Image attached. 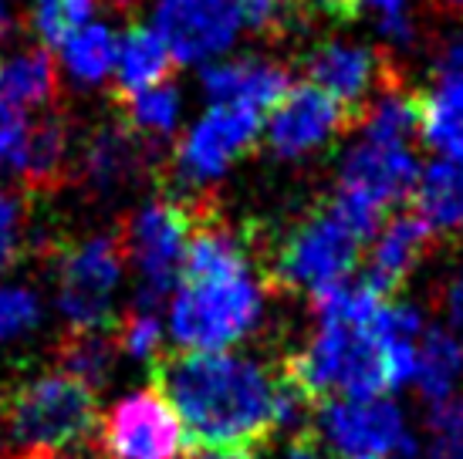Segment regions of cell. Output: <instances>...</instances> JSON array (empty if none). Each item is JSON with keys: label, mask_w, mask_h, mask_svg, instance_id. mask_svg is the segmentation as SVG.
<instances>
[{"label": "cell", "mask_w": 463, "mask_h": 459, "mask_svg": "<svg viewBox=\"0 0 463 459\" xmlns=\"http://www.w3.org/2000/svg\"><path fill=\"white\" fill-rule=\"evenodd\" d=\"M153 385L180 416L190 449H258L274 433L278 379L231 351H159Z\"/></svg>", "instance_id": "6da1fadb"}, {"label": "cell", "mask_w": 463, "mask_h": 459, "mask_svg": "<svg viewBox=\"0 0 463 459\" xmlns=\"http://www.w3.org/2000/svg\"><path fill=\"white\" fill-rule=\"evenodd\" d=\"M281 375L318 406L325 398H369L392 392L389 361L373 324L322 321L311 342L284 358Z\"/></svg>", "instance_id": "7a4b0ae2"}, {"label": "cell", "mask_w": 463, "mask_h": 459, "mask_svg": "<svg viewBox=\"0 0 463 459\" xmlns=\"http://www.w3.org/2000/svg\"><path fill=\"white\" fill-rule=\"evenodd\" d=\"M4 429L21 449H52L85 443L99 422L95 389L71 379L68 371H52L17 385L11 396L0 398Z\"/></svg>", "instance_id": "3957f363"}, {"label": "cell", "mask_w": 463, "mask_h": 459, "mask_svg": "<svg viewBox=\"0 0 463 459\" xmlns=\"http://www.w3.org/2000/svg\"><path fill=\"white\" fill-rule=\"evenodd\" d=\"M260 307L264 297L250 267L180 281V294L169 304V334L186 351H223L258 324Z\"/></svg>", "instance_id": "277c9868"}, {"label": "cell", "mask_w": 463, "mask_h": 459, "mask_svg": "<svg viewBox=\"0 0 463 459\" xmlns=\"http://www.w3.org/2000/svg\"><path fill=\"white\" fill-rule=\"evenodd\" d=\"M362 243L365 240L328 200L322 210H315L288 233V240L274 257L270 284H278L284 291L315 294L328 284L345 281L348 270L359 260Z\"/></svg>", "instance_id": "5b68a950"}, {"label": "cell", "mask_w": 463, "mask_h": 459, "mask_svg": "<svg viewBox=\"0 0 463 459\" xmlns=\"http://www.w3.org/2000/svg\"><path fill=\"white\" fill-rule=\"evenodd\" d=\"M196 227V210L176 200H153L129 220L122 250H129L139 270L136 307L156 311L176 281H180L183 250Z\"/></svg>", "instance_id": "8992f818"}, {"label": "cell", "mask_w": 463, "mask_h": 459, "mask_svg": "<svg viewBox=\"0 0 463 459\" xmlns=\"http://www.w3.org/2000/svg\"><path fill=\"white\" fill-rule=\"evenodd\" d=\"M99 449L112 459H183L190 439L166 396L153 385L112 406L102 419Z\"/></svg>", "instance_id": "52a82bcc"}, {"label": "cell", "mask_w": 463, "mask_h": 459, "mask_svg": "<svg viewBox=\"0 0 463 459\" xmlns=\"http://www.w3.org/2000/svg\"><path fill=\"white\" fill-rule=\"evenodd\" d=\"M126 250L116 237H91L61 254L58 267V311L71 328L109 324L112 294L122 281Z\"/></svg>", "instance_id": "ba28073f"}, {"label": "cell", "mask_w": 463, "mask_h": 459, "mask_svg": "<svg viewBox=\"0 0 463 459\" xmlns=\"http://www.w3.org/2000/svg\"><path fill=\"white\" fill-rule=\"evenodd\" d=\"M322 436L338 453L352 456H416V439L406 433V422L389 398H328L322 406Z\"/></svg>", "instance_id": "9c48e42d"}, {"label": "cell", "mask_w": 463, "mask_h": 459, "mask_svg": "<svg viewBox=\"0 0 463 459\" xmlns=\"http://www.w3.org/2000/svg\"><path fill=\"white\" fill-rule=\"evenodd\" d=\"M260 136V112L247 105H213L206 108L196 126L183 136L176 149V169L186 186H200L220 179L244 155Z\"/></svg>", "instance_id": "30bf717a"}, {"label": "cell", "mask_w": 463, "mask_h": 459, "mask_svg": "<svg viewBox=\"0 0 463 459\" xmlns=\"http://www.w3.org/2000/svg\"><path fill=\"white\" fill-rule=\"evenodd\" d=\"M352 126H355V115L345 105H338L332 95L305 81V85H291L281 95V102L270 108L264 139L278 159H298Z\"/></svg>", "instance_id": "8fae6325"}, {"label": "cell", "mask_w": 463, "mask_h": 459, "mask_svg": "<svg viewBox=\"0 0 463 459\" xmlns=\"http://www.w3.org/2000/svg\"><path fill=\"white\" fill-rule=\"evenodd\" d=\"M156 31L176 61H203L227 52L241 31L237 0H159Z\"/></svg>", "instance_id": "7c38bea8"}, {"label": "cell", "mask_w": 463, "mask_h": 459, "mask_svg": "<svg viewBox=\"0 0 463 459\" xmlns=\"http://www.w3.org/2000/svg\"><path fill=\"white\" fill-rule=\"evenodd\" d=\"M305 75H308V85L332 95L335 102L345 105L359 122L369 91L375 89L379 78L386 75V64L379 54L362 48V44L328 41V44H318L305 58Z\"/></svg>", "instance_id": "4fadbf2b"}, {"label": "cell", "mask_w": 463, "mask_h": 459, "mask_svg": "<svg viewBox=\"0 0 463 459\" xmlns=\"http://www.w3.org/2000/svg\"><path fill=\"white\" fill-rule=\"evenodd\" d=\"M416 176H420L416 155L406 145H392V142L362 139L342 163V190L359 192L383 210L410 196Z\"/></svg>", "instance_id": "5bb4252c"}, {"label": "cell", "mask_w": 463, "mask_h": 459, "mask_svg": "<svg viewBox=\"0 0 463 459\" xmlns=\"http://www.w3.org/2000/svg\"><path fill=\"white\" fill-rule=\"evenodd\" d=\"M288 89V71L260 58H237L203 68V91L213 105H247L264 115V108L281 102Z\"/></svg>", "instance_id": "9a60e30c"}, {"label": "cell", "mask_w": 463, "mask_h": 459, "mask_svg": "<svg viewBox=\"0 0 463 459\" xmlns=\"http://www.w3.org/2000/svg\"><path fill=\"white\" fill-rule=\"evenodd\" d=\"M375 247L369 257V274L365 281L373 284L379 294H392L402 287V281L412 274V267L420 264V257L426 254V247L433 240V227L426 223L416 210L396 213L383 230H375Z\"/></svg>", "instance_id": "2e32d148"}, {"label": "cell", "mask_w": 463, "mask_h": 459, "mask_svg": "<svg viewBox=\"0 0 463 459\" xmlns=\"http://www.w3.org/2000/svg\"><path fill=\"white\" fill-rule=\"evenodd\" d=\"M173 64H176V58L156 27L132 24L116 41V64L112 68H116L118 95H132V91L166 81Z\"/></svg>", "instance_id": "e0dca14e"}, {"label": "cell", "mask_w": 463, "mask_h": 459, "mask_svg": "<svg viewBox=\"0 0 463 459\" xmlns=\"http://www.w3.org/2000/svg\"><path fill=\"white\" fill-rule=\"evenodd\" d=\"M85 176L95 190H116L139 173L142 142L129 126H102L85 142Z\"/></svg>", "instance_id": "ac0fdd59"}, {"label": "cell", "mask_w": 463, "mask_h": 459, "mask_svg": "<svg viewBox=\"0 0 463 459\" xmlns=\"http://www.w3.org/2000/svg\"><path fill=\"white\" fill-rule=\"evenodd\" d=\"M416 213L433 230H463V159H439L416 176Z\"/></svg>", "instance_id": "d6986e66"}, {"label": "cell", "mask_w": 463, "mask_h": 459, "mask_svg": "<svg viewBox=\"0 0 463 459\" xmlns=\"http://www.w3.org/2000/svg\"><path fill=\"white\" fill-rule=\"evenodd\" d=\"M416 128L443 159H463V85H443L416 95Z\"/></svg>", "instance_id": "ffe728a7"}, {"label": "cell", "mask_w": 463, "mask_h": 459, "mask_svg": "<svg viewBox=\"0 0 463 459\" xmlns=\"http://www.w3.org/2000/svg\"><path fill=\"white\" fill-rule=\"evenodd\" d=\"M463 371V342L447 328H426L416 344V371L412 382L420 385L430 402L450 396L457 375Z\"/></svg>", "instance_id": "44dd1931"}, {"label": "cell", "mask_w": 463, "mask_h": 459, "mask_svg": "<svg viewBox=\"0 0 463 459\" xmlns=\"http://www.w3.org/2000/svg\"><path fill=\"white\" fill-rule=\"evenodd\" d=\"M58 91V75L48 52H21L0 64V105L11 108H38L48 105Z\"/></svg>", "instance_id": "7402d4cb"}, {"label": "cell", "mask_w": 463, "mask_h": 459, "mask_svg": "<svg viewBox=\"0 0 463 459\" xmlns=\"http://www.w3.org/2000/svg\"><path fill=\"white\" fill-rule=\"evenodd\" d=\"M118 344H116V328L99 324V328H71L65 334V342L58 348L61 358V371H68L71 379L85 382L89 389L109 379V371L116 365Z\"/></svg>", "instance_id": "603a6c76"}, {"label": "cell", "mask_w": 463, "mask_h": 459, "mask_svg": "<svg viewBox=\"0 0 463 459\" xmlns=\"http://www.w3.org/2000/svg\"><path fill=\"white\" fill-rule=\"evenodd\" d=\"M58 52H61L68 75L75 78L78 85L95 89L109 78L112 64H116V34L105 24L89 21L85 27H78L75 34H68L58 44Z\"/></svg>", "instance_id": "cb8c5ba5"}, {"label": "cell", "mask_w": 463, "mask_h": 459, "mask_svg": "<svg viewBox=\"0 0 463 459\" xmlns=\"http://www.w3.org/2000/svg\"><path fill=\"white\" fill-rule=\"evenodd\" d=\"M65 153H68V132H65V122L58 115H44L38 122H31L24 163H21V176H24L27 186L44 190V186L58 183V173L65 166Z\"/></svg>", "instance_id": "d4e9b609"}, {"label": "cell", "mask_w": 463, "mask_h": 459, "mask_svg": "<svg viewBox=\"0 0 463 459\" xmlns=\"http://www.w3.org/2000/svg\"><path fill=\"white\" fill-rule=\"evenodd\" d=\"M118 102L126 105V122L129 128L142 132V136H169L176 122H180V91L159 81L132 95H118Z\"/></svg>", "instance_id": "484cf974"}, {"label": "cell", "mask_w": 463, "mask_h": 459, "mask_svg": "<svg viewBox=\"0 0 463 459\" xmlns=\"http://www.w3.org/2000/svg\"><path fill=\"white\" fill-rule=\"evenodd\" d=\"M359 122L365 139L406 145V139L416 132V98L402 95V91H386L373 105L362 108Z\"/></svg>", "instance_id": "4316f807"}, {"label": "cell", "mask_w": 463, "mask_h": 459, "mask_svg": "<svg viewBox=\"0 0 463 459\" xmlns=\"http://www.w3.org/2000/svg\"><path fill=\"white\" fill-rule=\"evenodd\" d=\"M99 0H34V24L52 48L91 21Z\"/></svg>", "instance_id": "83f0119b"}, {"label": "cell", "mask_w": 463, "mask_h": 459, "mask_svg": "<svg viewBox=\"0 0 463 459\" xmlns=\"http://www.w3.org/2000/svg\"><path fill=\"white\" fill-rule=\"evenodd\" d=\"M430 443L423 459H463V398H439L426 419Z\"/></svg>", "instance_id": "f1b7e54d"}, {"label": "cell", "mask_w": 463, "mask_h": 459, "mask_svg": "<svg viewBox=\"0 0 463 459\" xmlns=\"http://www.w3.org/2000/svg\"><path fill=\"white\" fill-rule=\"evenodd\" d=\"M116 344L118 351H126L129 358H156L163 348L159 314L149 307H132L129 314L116 324Z\"/></svg>", "instance_id": "f546056e"}, {"label": "cell", "mask_w": 463, "mask_h": 459, "mask_svg": "<svg viewBox=\"0 0 463 459\" xmlns=\"http://www.w3.org/2000/svg\"><path fill=\"white\" fill-rule=\"evenodd\" d=\"M41 324V301L27 287H0V342H14Z\"/></svg>", "instance_id": "4dcf8cb0"}, {"label": "cell", "mask_w": 463, "mask_h": 459, "mask_svg": "<svg viewBox=\"0 0 463 459\" xmlns=\"http://www.w3.org/2000/svg\"><path fill=\"white\" fill-rule=\"evenodd\" d=\"M24 200L0 190V270L14 267L24 254Z\"/></svg>", "instance_id": "1f68e13d"}, {"label": "cell", "mask_w": 463, "mask_h": 459, "mask_svg": "<svg viewBox=\"0 0 463 459\" xmlns=\"http://www.w3.org/2000/svg\"><path fill=\"white\" fill-rule=\"evenodd\" d=\"M27 132H31V118L24 108H11L0 105V166L21 173L27 149Z\"/></svg>", "instance_id": "d6a6232c"}, {"label": "cell", "mask_w": 463, "mask_h": 459, "mask_svg": "<svg viewBox=\"0 0 463 459\" xmlns=\"http://www.w3.org/2000/svg\"><path fill=\"white\" fill-rule=\"evenodd\" d=\"M241 24L258 34H278L288 24V0H237Z\"/></svg>", "instance_id": "836d02e7"}, {"label": "cell", "mask_w": 463, "mask_h": 459, "mask_svg": "<svg viewBox=\"0 0 463 459\" xmlns=\"http://www.w3.org/2000/svg\"><path fill=\"white\" fill-rule=\"evenodd\" d=\"M362 7H373L379 14V27L389 41L410 44L412 41V21H410V0H355Z\"/></svg>", "instance_id": "e575fe53"}, {"label": "cell", "mask_w": 463, "mask_h": 459, "mask_svg": "<svg viewBox=\"0 0 463 459\" xmlns=\"http://www.w3.org/2000/svg\"><path fill=\"white\" fill-rule=\"evenodd\" d=\"M437 78L443 85H463V34L447 44V52L439 54Z\"/></svg>", "instance_id": "d590c367"}, {"label": "cell", "mask_w": 463, "mask_h": 459, "mask_svg": "<svg viewBox=\"0 0 463 459\" xmlns=\"http://www.w3.org/2000/svg\"><path fill=\"white\" fill-rule=\"evenodd\" d=\"M443 307H447L450 332L463 342V264H460V270H457V277L450 281V287H447V301H443Z\"/></svg>", "instance_id": "8d00e7d4"}, {"label": "cell", "mask_w": 463, "mask_h": 459, "mask_svg": "<svg viewBox=\"0 0 463 459\" xmlns=\"http://www.w3.org/2000/svg\"><path fill=\"white\" fill-rule=\"evenodd\" d=\"M284 459H332V456H328L322 443L315 439V433L301 429V433H295L291 446L284 449Z\"/></svg>", "instance_id": "74e56055"}, {"label": "cell", "mask_w": 463, "mask_h": 459, "mask_svg": "<svg viewBox=\"0 0 463 459\" xmlns=\"http://www.w3.org/2000/svg\"><path fill=\"white\" fill-rule=\"evenodd\" d=\"M305 7L325 14V17H335V21H355L359 17V4L355 0H301Z\"/></svg>", "instance_id": "f35d334b"}, {"label": "cell", "mask_w": 463, "mask_h": 459, "mask_svg": "<svg viewBox=\"0 0 463 459\" xmlns=\"http://www.w3.org/2000/svg\"><path fill=\"white\" fill-rule=\"evenodd\" d=\"M203 459H254V449H206Z\"/></svg>", "instance_id": "ab89813d"}, {"label": "cell", "mask_w": 463, "mask_h": 459, "mask_svg": "<svg viewBox=\"0 0 463 459\" xmlns=\"http://www.w3.org/2000/svg\"><path fill=\"white\" fill-rule=\"evenodd\" d=\"M11 459H61L58 453H52V449H24V453H17V456Z\"/></svg>", "instance_id": "60d3db41"}, {"label": "cell", "mask_w": 463, "mask_h": 459, "mask_svg": "<svg viewBox=\"0 0 463 459\" xmlns=\"http://www.w3.org/2000/svg\"><path fill=\"white\" fill-rule=\"evenodd\" d=\"M7 31H11V17H7V4L0 0V41L7 38Z\"/></svg>", "instance_id": "b9f144b4"}, {"label": "cell", "mask_w": 463, "mask_h": 459, "mask_svg": "<svg viewBox=\"0 0 463 459\" xmlns=\"http://www.w3.org/2000/svg\"><path fill=\"white\" fill-rule=\"evenodd\" d=\"M439 4H447L450 11H460L463 14V0H439Z\"/></svg>", "instance_id": "7bdbcfd3"}, {"label": "cell", "mask_w": 463, "mask_h": 459, "mask_svg": "<svg viewBox=\"0 0 463 459\" xmlns=\"http://www.w3.org/2000/svg\"><path fill=\"white\" fill-rule=\"evenodd\" d=\"M4 433H7V429H4V408H0V446H4Z\"/></svg>", "instance_id": "ee69618b"}, {"label": "cell", "mask_w": 463, "mask_h": 459, "mask_svg": "<svg viewBox=\"0 0 463 459\" xmlns=\"http://www.w3.org/2000/svg\"><path fill=\"white\" fill-rule=\"evenodd\" d=\"M352 459H383V456H352Z\"/></svg>", "instance_id": "f6af8a7d"}]
</instances>
